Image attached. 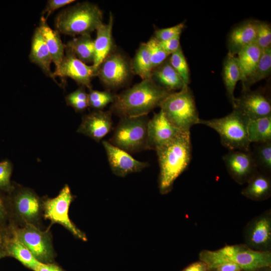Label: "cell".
Here are the masks:
<instances>
[{
  "label": "cell",
  "instance_id": "6da1fadb",
  "mask_svg": "<svg viewBox=\"0 0 271 271\" xmlns=\"http://www.w3.org/2000/svg\"><path fill=\"white\" fill-rule=\"evenodd\" d=\"M173 92L161 87L151 79L142 81L116 95L110 111L120 117L148 115Z\"/></svg>",
  "mask_w": 271,
  "mask_h": 271
},
{
  "label": "cell",
  "instance_id": "7a4b0ae2",
  "mask_svg": "<svg viewBox=\"0 0 271 271\" xmlns=\"http://www.w3.org/2000/svg\"><path fill=\"white\" fill-rule=\"evenodd\" d=\"M160 167L159 188L162 194L170 192L177 178L189 166L192 156L190 131L180 132L156 151Z\"/></svg>",
  "mask_w": 271,
  "mask_h": 271
},
{
  "label": "cell",
  "instance_id": "3957f363",
  "mask_svg": "<svg viewBox=\"0 0 271 271\" xmlns=\"http://www.w3.org/2000/svg\"><path fill=\"white\" fill-rule=\"evenodd\" d=\"M199 258L206 264L208 271L226 262L235 263L244 271H255L271 264L269 251L255 250L245 244L226 245L216 250H203Z\"/></svg>",
  "mask_w": 271,
  "mask_h": 271
},
{
  "label": "cell",
  "instance_id": "277c9868",
  "mask_svg": "<svg viewBox=\"0 0 271 271\" xmlns=\"http://www.w3.org/2000/svg\"><path fill=\"white\" fill-rule=\"evenodd\" d=\"M103 15L95 4L88 2L77 3L60 11L56 16V30L71 36L89 34L102 23Z\"/></svg>",
  "mask_w": 271,
  "mask_h": 271
},
{
  "label": "cell",
  "instance_id": "5b68a950",
  "mask_svg": "<svg viewBox=\"0 0 271 271\" xmlns=\"http://www.w3.org/2000/svg\"><path fill=\"white\" fill-rule=\"evenodd\" d=\"M249 119L236 109L225 116L204 120L200 119L198 124L207 126L219 135L221 144L230 151H250L248 136Z\"/></svg>",
  "mask_w": 271,
  "mask_h": 271
},
{
  "label": "cell",
  "instance_id": "8992f818",
  "mask_svg": "<svg viewBox=\"0 0 271 271\" xmlns=\"http://www.w3.org/2000/svg\"><path fill=\"white\" fill-rule=\"evenodd\" d=\"M160 107L170 123L182 131L190 132L191 127L198 124L200 119L189 86L171 92Z\"/></svg>",
  "mask_w": 271,
  "mask_h": 271
},
{
  "label": "cell",
  "instance_id": "52a82bcc",
  "mask_svg": "<svg viewBox=\"0 0 271 271\" xmlns=\"http://www.w3.org/2000/svg\"><path fill=\"white\" fill-rule=\"evenodd\" d=\"M7 194L10 221L17 225L31 224L38 227L43 215V200L31 189L14 184Z\"/></svg>",
  "mask_w": 271,
  "mask_h": 271
},
{
  "label": "cell",
  "instance_id": "ba28073f",
  "mask_svg": "<svg viewBox=\"0 0 271 271\" xmlns=\"http://www.w3.org/2000/svg\"><path fill=\"white\" fill-rule=\"evenodd\" d=\"M148 115L123 117L108 141L114 146L131 154L147 149Z\"/></svg>",
  "mask_w": 271,
  "mask_h": 271
},
{
  "label": "cell",
  "instance_id": "9c48e42d",
  "mask_svg": "<svg viewBox=\"0 0 271 271\" xmlns=\"http://www.w3.org/2000/svg\"><path fill=\"white\" fill-rule=\"evenodd\" d=\"M9 222L17 238L39 262H53L55 255L49 231H42L31 224L17 225L10 220Z\"/></svg>",
  "mask_w": 271,
  "mask_h": 271
},
{
  "label": "cell",
  "instance_id": "30bf717a",
  "mask_svg": "<svg viewBox=\"0 0 271 271\" xmlns=\"http://www.w3.org/2000/svg\"><path fill=\"white\" fill-rule=\"evenodd\" d=\"M73 199L74 196L69 187L65 185L56 197L43 200V216L52 223H58L64 226L75 237L86 241L85 233L79 229L69 217V208Z\"/></svg>",
  "mask_w": 271,
  "mask_h": 271
},
{
  "label": "cell",
  "instance_id": "8fae6325",
  "mask_svg": "<svg viewBox=\"0 0 271 271\" xmlns=\"http://www.w3.org/2000/svg\"><path fill=\"white\" fill-rule=\"evenodd\" d=\"M131 74V64L127 57L112 50L98 67L96 76L106 87L116 89L126 84Z\"/></svg>",
  "mask_w": 271,
  "mask_h": 271
},
{
  "label": "cell",
  "instance_id": "7c38bea8",
  "mask_svg": "<svg viewBox=\"0 0 271 271\" xmlns=\"http://www.w3.org/2000/svg\"><path fill=\"white\" fill-rule=\"evenodd\" d=\"M97 70L92 65H88L78 59L69 49L65 48L63 59L53 76L69 77L78 84L92 89L91 79L96 76Z\"/></svg>",
  "mask_w": 271,
  "mask_h": 271
},
{
  "label": "cell",
  "instance_id": "4fadbf2b",
  "mask_svg": "<svg viewBox=\"0 0 271 271\" xmlns=\"http://www.w3.org/2000/svg\"><path fill=\"white\" fill-rule=\"evenodd\" d=\"M228 173L240 184L246 183L257 171L252 151H230L223 157Z\"/></svg>",
  "mask_w": 271,
  "mask_h": 271
},
{
  "label": "cell",
  "instance_id": "5bb4252c",
  "mask_svg": "<svg viewBox=\"0 0 271 271\" xmlns=\"http://www.w3.org/2000/svg\"><path fill=\"white\" fill-rule=\"evenodd\" d=\"M242 94L235 98L232 103L236 109L249 120L271 115V103L265 92L261 90L242 92Z\"/></svg>",
  "mask_w": 271,
  "mask_h": 271
},
{
  "label": "cell",
  "instance_id": "9a60e30c",
  "mask_svg": "<svg viewBox=\"0 0 271 271\" xmlns=\"http://www.w3.org/2000/svg\"><path fill=\"white\" fill-rule=\"evenodd\" d=\"M246 245L258 251H269L271 243V216L268 211L247 224L244 231Z\"/></svg>",
  "mask_w": 271,
  "mask_h": 271
},
{
  "label": "cell",
  "instance_id": "2e32d148",
  "mask_svg": "<svg viewBox=\"0 0 271 271\" xmlns=\"http://www.w3.org/2000/svg\"><path fill=\"white\" fill-rule=\"evenodd\" d=\"M108 161L112 173L117 176L142 171L149 166L148 162L138 161L125 151L117 148L108 141H102Z\"/></svg>",
  "mask_w": 271,
  "mask_h": 271
},
{
  "label": "cell",
  "instance_id": "e0dca14e",
  "mask_svg": "<svg viewBox=\"0 0 271 271\" xmlns=\"http://www.w3.org/2000/svg\"><path fill=\"white\" fill-rule=\"evenodd\" d=\"M181 131L170 123L161 110L154 113L148 124L147 149L156 151Z\"/></svg>",
  "mask_w": 271,
  "mask_h": 271
},
{
  "label": "cell",
  "instance_id": "ac0fdd59",
  "mask_svg": "<svg viewBox=\"0 0 271 271\" xmlns=\"http://www.w3.org/2000/svg\"><path fill=\"white\" fill-rule=\"evenodd\" d=\"M112 127L110 111L96 110L83 116L77 132L99 143L112 130Z\"/></svg>",
  "mask_w": 271,
  "mask_h": 271
},
{
  "label": "cell",
  "instance_id": "d6986e66",
  "mask_svg": "<svg viewBox=\"0 0 271 271\" xmlns=\"http://www.w3.org/2000/svg\"><path fill=\"white\" fill-rule=\"evenodd\" d=\"M258 21L248 20L234 27L227 38L228 53L235 56L244 48L254 43Z\"/></svg>",
  "mask_w": 271,
  "mask_h": 271
},
{
  "label": "cell",
  "instance_id": "ffe728a7",
  "mask_svg": "<svg viewBox=\"0 0 271 271\" xmlns=\"http://www.w3.org/2000/svg\"><path fill=\"white\" fill-rule=\"evenodd\" d=\"M113 17L110 13L108 23L102 24L96 30L94 40V58L92 66L97 70L103 60L113 50L112 31Z\"/></svg>",
  "mask_w": 271,
  "mask_h": 271
},
{
  "label": "cell",
  "instance_id": "44dd1931",
  "mask_svg": "<svg viewBox=\"0 0 271 271\" xmlns=\"http://www.w3.org/2000/svg\"><path fill=\"white\" fill-rule=\"evenodd\" d=\"M29 59L38 66L45 75L55 80L51 70L52 58L38 27L35 29L32 38Z\"/></svg>",
  "mask_w": 271,
  "mask_h": 271
},
{
  "label": "cell",
  "instance_id": "7402d4cb",
  "mask_svg": "<svg viewBox=\"0 0 271 271\" xmlns=\"http://www.w3.org/2000/svg\"><path fill=\"white\" fill-rule=\"evenodd\" d=\"M151 78L158 85L170 92L180 90L186 87L181 76L171 65L169 57L153 69Z\"/></svg>",
  "mask_w": 271,
  "mask_h": 271
},
{
  "label": "cell",
  "instance_id": "603a6c76",
  "mask_svg": "<svg viewBox=\"0 0 271 271\" xmlns=\"http://www.w3.org/2000/svg\"><path fill=\"white\" fill-rule=\"evenodd\" d=\"M38 27L48 48L52 61L55 65L56 70L63 59L66 46L62 43L59 33L49 26L44 16H41Z\"/></svg>",
  "mask_w": 271,
  "mask_h": 271
},
{
  "label": "cell",
  "instance_id": "cb8c5ba5",
  "mask_svg": "<svg viewBox=\"0 0 271 271\" xmlns=\"http://www.w3.org/2000/svg\"><path fill=\"white\" fill-rule=\"evenodd\" d=\"M8 227L9 231L6 241L7 256L15 258L24 266L33 270L40 262L17 238L12 229L10 222Z\"/></svg>",
  "mask_w": 271,
  "mask_h": 271
},
{
  "label": "cell",
  "instance_id": "d4e9b609",
  "mask_svg": "<svg viewBox=\"0 0 271 271\" xmlns=\"http://www.w3.org/2000/svg\"><path fill=\"white\" fill-rule=\"evenodd\" d=\"M247 183V185L241 191L244 196L255 201H261L269 197L271 181L265 173L257 172Z\"/></svg>",
  "mask_w": 271,
  "mask_h": 271
},
{
  "label": "cell",
  "instance_id": "484cf974",
  "mask_svg": "<svg viewBox=\"0 0 271 271\" xmlns=\"http://www.w3.org/2000/svg\"><path fill=\"white\" fill-rule=\"evenodd\" d=\"M222 75L228 98L232 104L235 98L234 92L236 85L241 79L240 68L235 56L228 53L224 61Z\"/></svg>",
  "mask_w": 271,
  "mask_h": 271
},
{
  "label": "cell",
  "instance_id": "4316f807",
  "mask_svg": "<svg viewBox=\"0 0 271 271\" xmlns=\"http://www.w3.org/2000/svg\"><path fill=\"white\" fill-rule=\"evenodd\" d=\"M65 46L83 63L93 64L94 58V40L89 34L75 37L69 41Z\"/></svg>",
  "mask_w": 271,
  "mask_h": 271
},
{
  "label": "cell",
  "instance_id": "83f0119b",
  "mask_svg": "<svg viewBox=\"0 0 271 271\" xmlns=\"http://www.w3.org/2000/svg\"><path fill=\"white\" fill-rule=\"evenodd\" d=\"M271 72V47L263 50L260 59L253 71L242 82V92L251 85L267 77Z\"/></svg>",
  "mask_w": 271,
  "mask_h": 271
},
{
  "label": "cell",
  "instance_id": "f1b7e54d",
  "mask_svg": "<svg viewBox=\"0 0 271 271\" xmlns=\"http://www.w3.org/2000/svg\"><path fill=\"white\" fill-rule=\"evenodd\" d=\"M262 50L254 43L244 48L237 54L240 70L241 82L250 74L256 66Z\"/></svg>",
  "mask_w": 271,
  "mask_h": 271
},
{
  "label": "cell",
  "instance_id": "f546056e",
  "mask_svg": "<svg viewBox=\"0 0 271 271\" xmlns=\"http://www.w3.org/2000/svg\"><path fill=\"white\" fill-rule=\"evenodd\" d=\"M247 129L250 143L271 142V115L249 120Z\"/></svg>",
  "mask_w": 271,
  "mask_h": 271
},
{
  "label": "cell",
  "instance_id": "4dcf8cb0",
  "mask_svg": "<svg viewBox=\"0 0 271 271\" xmlns=\"http://www.w3.org/2000/svg\"><path fill=\"white\" fill-rule=\"evenodd\" d=\"M133 74L142 80L151 79L153 70L149 52L146 43H142L130 62Z\"/></svg>",
  "mask_w": 271,
  "mask_h": 271
},
{
  "label": "cell",
  "instance_id": "1f68e13d",
  "mask_svg": "<svg viewBox=\"0 0 271 271\" xmlns=\"http://www.w3.org/2000/svg\"><path fill=\"white\" fill-rule=\"evenodd\" d=\"M257 168L265 173L271 171V142L256 144L252 152Z\"/></svg>",
  "mask_w": 271,
  "mask_h": 271
},
{
  "label": "cell",
  "instance_id": "d6a6232c",
  "mask_svg": "<svg viewBox=\"0 0 271 271\" xmlns=\"http://www.w3.org/2000/svg\"><path fill=\"white\" fill-rule=\"evenodd\" d=\"M170 63L182 78L185 86L190 83V69L185 56L180 46L178 49L169 57Z\"/></svg>",
  "mask_w": 271,
  "mask_h": 271
},
{
  "label": "cell",
  "instance_id": "836d02e7",
  "mask_svg": "<svg viewBox=\"0 0 271 271\" xmlns=\"http://www.w3.org/2000/svg\"><path fill=\"white\" fill-rule=\"evenodd\" d=\"M115 95L109 91L91 89L88 93V105L95 110H101L109 103H113Z\"/></svg>",
  "mask_w": 271,
  "mask_h": 271
},
{
  "label": "cell",
  "instance_id": "e575fe53",
  "mask_svg": "<svg viewBox=\"0 0 271 271\" xmlns=\"http://www.w3.org/2000/svg\"><path fill=\"white\" fill-rule=\"evenodd\" d=\"M146 43L153 69L165 61L170 55L164 51L159 42L154 37H152Z\"/></svg>",
  "mask_w": 271,
  "mask_h": 271
},
{
  "label": "cell",
  "instance_id": "d590c367",
  "mask_svg": "<svg viewBox=\"0 0 271 271\" xmlns=\"http://www.w3.org/2000/svg\"><path fill=\"white\" fill-rule=\"evenodd\" d=\"M255 43L262 51L271 47V27L267 23L258 21Z\"/></svg>",
  "mask_w": 271,
  "mask_h": 271
},
{
  "label": "cell",
  "instance_id": "8d00e7d4",
  "mask_svg": "<svg viewBox=\"0 0 271 271\" xmlns=\"http://www.w3.org/2000/svg\"><path fill=\"white\" fill-rule=\"evenodd\" d=\"M12 165L8 161L0 162V191L8 194L13 187L11 177Z\"/></svg>",
  "mask_w": 271,
  "mask_h": 271
},
{
  "label": "cell",
  "instance_id": "74e56055",
  "mask_svg": "<svg viewBox=\"0 0 271 271\" xmlns=\"http://www.w3.org/2000/svg\"><path fill=\"white\" fill-rule=\"evenodd\" d=\"M185 27L184 22L175 26L156 30L153 36L158 42H163L181 35Z\"/></svg>",
  "mask_w": 271,
  "mask_h": 271
},
{
  "label": "cell",
  "instance_id": "f35d334b",
  "mask_svg": "<svg viewBox=\"0 0 271 271\" xmlns=\"http://www.w3.org/2000/svg\"><path fill=\"white\" fill-rule=\"evenodd\" d=\"M11 219L10 206L7 194L0 191V225L9 223Z\"/></svg>",
  "mask_w": 271,
  "mask_h": 271
},
{
  "label": "cell",
  "instance_id": "ab89813d",
  "mask_svg": "<svg viewBox=\"0 0 271 271\" xmlns=\"http://www.w3.org/2000/svg\"><path fill=\"white\" fill-rule=\"evenodd\" d=\"M75 1L74 0H49L47 1L41 15L44 16L46 15L45 18L47 20L54 11L69 5Z\"/></svg>",
  "mask_w": 271,
  "mask_h": 271
},
{
  "label": "cell",
  "instance_id": "60d3db41",
  "mask_svg": "<svg viewBox=\"0 0 271 271\" xmlns=\"http://www.w3.org/2000/svg\"><path fill=\"white\" fill-rule=\"evenodd\" d=\"M181 35H178L173 38L169 39L166 41L160 42L159 44L164 51L170 55L181 46L180 43Z\"/></svg>",
  "mask_w": 271,
  "mask_h": 271
},
{
  "label": "cell",
  "instance_id": "b9f144b4",
  "mask_svg": "<svg viewBox=\"0 0 271 271\" xmlns=\"http://www.w3.org/2000/svg\"><path fill=\"white\" fill-rule=\"evenodd\" d=\"M66 103L74 101H88V93L84 87L81 86L69 94L65 98Z\"/></svg>",
  "mask_w": 271,
  "mask_h": 271
},
{
  "label": "cell",
  "instance_id": "7bdbcfd3",
  "mask_svg": "<svg viewBox=\"0 0 271 271\" xmlns=\"http://www.w3.org/2000/svg\"><path fill=\"white\" fill-rule=\"evenodd\" d=\"M8 224L0 225V259L7 256L6 241L9 231Z\"/></svg>",
  "mask_w": 271,
  "mask_h": 271
},
{
  "label": "cell",
  "instance_id": "ee69618b",
  "mask_svg": "<svg viewBox=\"0 0 271 271\" xmlns=\"http://www.w3.org/2000/svg\"><path fill=\"white\" fill-rule=\"evenodd\" d=\"M34 271H65L60 266L54 263H44L40 262L33 270Z\"/></svg>",
  "mask_w": 271,
  "mask_h": 271
},
{
  "label": "cell",
  "instance_id": "f6af8a7d",
  "mask_svg": "<svg viewBox=\"0 0 271 271\" xmlns=\"http://www.w3.org/2000/svg\"><path fill=\"white\" fill-rule=\"evenodd\" d=\"M213 270L216 271H241L242 269L237 264L232 262H226L216 266Z\"/></svg>",
  "mask_w": 271,
  "mask_h": 271
},
{
  "label": "cell",
  "instance_id": "bcb514c9",
  "mask_svg": "<svg viewBox=\"0 0 271 271\" xmlns=\"http://www.w3.org/2000/svg\"><path fill=\"white\" fill-rule=\"evenodd\" d=\"M181 271H208L206 264L201 261L193 262Z\"/></svg>",
  "mask_w": 271,
  "mask_h": 271
},
{
  "label": "cell",
  "instance_id": "7dc6e473",
  "mask_svg": "<svg viewBox=\"0 0 271 271\" xmlns=\"http://www.w3.org/2000/svg\"><path fill=\"white\" fill-rule=\"evenodd\" d=\"M255 271H270V267H263Z\"/></svg>",
  "mask_w": 271,
  "mask_h": 271
},
{
  "label": "cell",
  "instance_id": "c3c4849f",
  "mask_svg": "<svg viewBox=\"0 0 271 271\" xmlns=\"http://www.w3.org/2000/svg\"><path fill=\"white\" fill-rule=\"evenodd\" d=\"M212 271H216V270H212Z\"/></svg>",
  "mask_w": 271,
  "mask_h": 271
}]
</instances>
